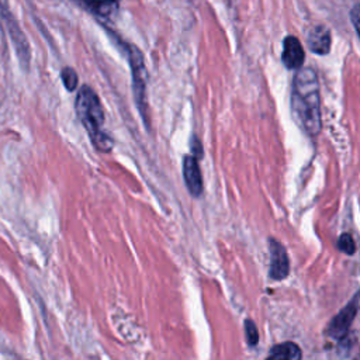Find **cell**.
Returning <instances> with one entry per match:
<instances>
[{"instance_id": "6", "label": "cell", "mask_w": 360, "mask_h": 360, "mask_svg": "<svg viewBox=\"0 0 360 360\" xmlns=\"http://www.w3.org/2000/svg\"><path fill=\"white\" fill-rule=\"evenodd\" d=\"M304 59H305V52L301 42L292 35L285 37L283 42V53H281V60L284 66L287 69L298 70L300 68H302Z\"/></svg>"}, {"instance_id": "8", "label": "cell", "mask_w": 360, "mask_h": 360, "mask_svg": "<svg viewBox=\"0 0 360 360\" xmlns=\"http://www.w3.org/2000/svg\"><path fill=\"white\" fill-rule=\"evenodd\" d=\"M308 45L314 53L326 55L330 51V32L325 25H316L308 34Z\"/></svg>"}, {"instance_id": "1", "label": "cell", "mask_w": 360, "mask_h": 360, "mask_svg": "<svg viewBox=\"0 0 360 360\" xmlns=\"http://www.w3.org/2000/svg\"><path fill=\"white\" fill-rule=\"evenodd\" d=\"M292 112L302 129L316 136L322 128L319 82L314 69L300 68L294 76L291 91Z\"/></svg>"}, {"instance_id": "13", "label": "cell", "mask_w": 360, "mask_h": 360, "mask_svg": "<svg viewBox=\"0 0 360 360\" xmlns=\"http://www.w3.org/2000/svg\"><path fill=\"white\" fill-rule=\"evenodd\" d=\"M338 248L346 253V255H353L354 250H356V245H354V240L353 238L349 235V233H342L339 240H338Z\"/></svg>"}, {"instance_id": "14", "label": "cell", "mask_w": 360, "mask_h": 360, "mask_svg": "<svg viewBox=\"0 0 360 360\" xmlns=\"http://www.w3.org/2000/svg\"><path fill=\"white\" fill-rule=\"evenodd\" d=\"M350 20H352V24L360 38V4H356L352 10H350Z\"/></svg>"}, {"instance_id": "9", "label": "cell", "mask_w": 360, "mask_h": 360, "mask_svg": "<svg viewBox=\"0 0 360 360\" xmlns=\"http://www.w3.org/2000/svg\"><path fill=\"white\" fill-rule=\"evenodd\" d=\"M302 357L301 349L292 342H284L273 346L269 353V359L276 360H300Z\"/></svg>"}, {"instance_id": "7", "label": "cell", "mask_w": 360, "mask_h": 360, "mask_svg": "<svg viewBox=\"0 0 360 360\" xmlns=\"http://www.w3.org/2000/svg\"><path fill=\"white\" fill-rule=\"evenodd\" d=\"M183 177L184 183L193 197H198L202 193V177L198 162L194 156H186L183 160Z\"/></svg>"}, {"instance_id": "4", "label": "cell", "mask_w": 360, "mask_h": 360, "mask_svg": "<svg viewBox=\"0 0 360 360\" xmlns=\"http://www.w3.org/2000/svg\"><path fill=\"white\" fill-rule=\"evenodd\" d=\"M359 297L356 295L329 323L328 326V335L329 338L335 339V340H342L346 338L350 325L353 322V319L356 318L357 309H359Z\"/></svg>"}, {"instance_id": "10", "label": "cell", "mask_w": 360, "mask_h": 360, "mask_svg": "<svg viewBox=\"0 0 360 360\" xmlns=\"http://www.w3.org/2000/svg\"><path fill=\"white\" fill-rule=\"evenodd\" d=\"M89 11L98 17H110L117 11V3L114 0H77Z\"/></svg>"}, {"instance_id": "12", "label": "cell", "mask_w": 360, "mask_h": 360, "mask_svg": "<svg viewBox=\"0 0 360 360\" xmlns=\"http://www.w3.org/2000/svg\"><path fill=\"white\" fill-rule=\"evenodd\" d=\"M245 336H246V340H248L249 346L257 345V342H259V332H257V328H256L255 322L250 321V319L245 321Z\"/></svg>"}, {"instance_id": "3", "label": "cell", "mask_w": 360, "mask_h": 360, "mask_svg": "<svg viewBox=\"0 0 360 360\" xmlns=\"http://www.w3.org/2000/svg\"><path fill=\"white\" fill-rule=\"evenodd\" d=\"M128 59H129V66H131V73H132V89H134V97L136 101V107L143 118V121L148 125V107H146V68L143 62V56L141 51L134 46L128 45Z\"/></svg>"}, {"instance_id": "5", "label": "cell", "mask_w": 360, "mask_h": 360, "mask_svg": "<svg viewBox=\"0 0 360 360\" xmlns=\"http://www.w3.org/2000/svg\"><path fill=\"white\" fill-rule=\"evenodd\" d=\"M269 248H270V277L273 280L280 281L288 276V270H290L288 256L284 246L276 239L269 240Z\"/></svg>"}, {"instance_id": "2", "label": "cell", "mask_w": 360, "mask_h": 360, "mask_svg": "<svg viewBox=\"0 0 360 360\" xmlns=\"http://www.w3.org/2000/svg\"><path fill=\"white\" fill-rule=\"evenodd\" d=\"M77 118L89 132L91 143L100 152H110L112 148V139L103 131L104 124V112L101 108V103L96 91L83 84L77 93L76 104H75Z\"/></svg>"}, {"instance_id": "11", "label": "cell", "mask_w": 360, "mask_h": 360, "mask_svg": "<svg viewBox=\"0 0 360 360\" xmlns=\"http://www.w3.org/2000/svg\"><path fill=\"white\" fill-rule=\"evenodd\" d=\"M60 77H62L63 86H65L69 91L76 90L77 83H79V77H77V73L75 72V69H72V68H63L62 72H60Z\"/></svg>"}]
</instances>
